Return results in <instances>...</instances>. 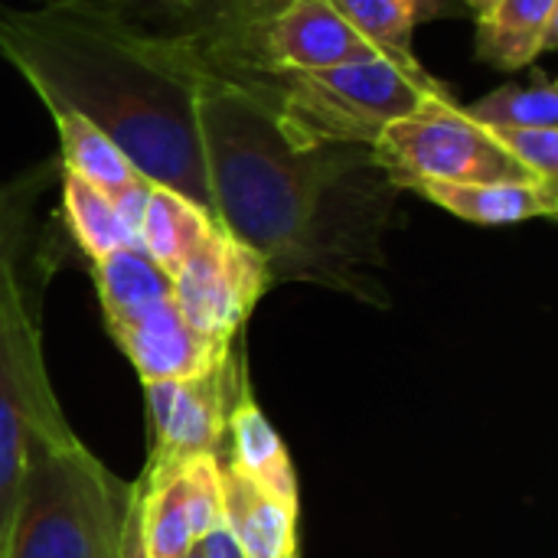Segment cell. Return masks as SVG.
<instances>
[{
    "instance_id": "1",
    "label": "cell",
    "mask_w": 558,
    "mask_h": 558,
    "mask_svg": "<svg viewBox=\"0 0 558 558\" xmlns=\"http://www.w3.org/2000/svg\"><path fill=\"white\" fill-rule=\"evenodd\" d=\"M199 134L216 222L255 248L271 281L363 291L383 262L399 186L360 144H291L265 98L203 75Z\"/></svg>"
},
{
    "instance_id": "2",
    "label": "cell",
    "mask_w": 558,
    "mask_h": 558,
    "mask_svg": "<svg viewBox=\"0 0 558 558\" xmlns=\"http://www.w3.org/2000/svg\"><path fill=\"white\" fill-rule=\"evenodd\" d=\"M0 59L43 108L82 114L144 180L213 216L199 134L206 69L183 43L82 10L0 3Z\"/></svg>"
},
{
    "instance_id": "3",
    "label": "cell",
    "mask_w": 558,
    "mask_h": 558,
    "mask_svg": "<svg viewBox=\"0 0 558 558\" xmlns=\"http://www.w3.org/2000/svg\"><path fill=\"white\" fill-rule=\"evenodd\" d=\"M128 494L69 422L29 435L3 558H118Z\"/></svg>"
},
{
    "instance_id": "4",
    "label": "cell",
    "mask_w": 558,
    "mask_h": 558,
    "mask_svg": "<svg viewBox=\"0 0 558 558\" xmlns=\"http://www.w3.org/2000/svg\"><path fill=\"white\" fill-rule=\"evenodd\" d=\"M239 85V82H235ZM265 98L275 124L291 144H360L373 147L376 137L418 105L451 95L415 52H379L369 59L343 62L320 72H298L245 85Z\"/></svg>"
},
{
    "instance_id": "5",
    "label": "cell",
    "mask_w": 558,
    "mask_h": 558,
    "mask_svg": "<svg viewBox=\"0 0 558 558\" xmlns=\"http://www.w3.org/2000/svg\"><path fill=\"white\" fill-rule=\"evenodd\" d=\"M369 150L399 190L418 183L536 180L500 147L490 128L464 111L454 92L392 121Z\"/></svg>"
},
{
    "instance_id": "6",
    "label": "cell",
    "mask_w": 558,
    "mask_h": 558,
    "mask_svg": "<svg viewBox=\"0 0 558 558\" xmlns=\"http://www.w3.org/2000/svg\"><path fill=\"white\" fill-rule=\"evenodd\" d=\"M62 422L26 284L20 268H10L0 278V558L7 556L26 438Z\"/></svg>"
},
{
    "instance_id": "7",
    "label": "cell",
    "mask_w": 558,
    "mask_h": 558,
    "mask_svg": "<svg viewBox=\"0 0 558 558\" xmlns=\"http://www.w3.org/2000/svg\"><path fill=\"white\" fill-rule=\"evenodd\" d=\"M379 52L383 49L373 46L330 0H288L245 39L242 52L226 72H219V78L262 85L268 78L320 72Z\"/></svg>"
},
{
    "instance_id": "8",
    "label": "cell",
    "mask_w": 558,
    "mask_h": 558,
    "mask_svg": "<svg viewBox=\"0 0 558 558\" xmlns=\"http://www.w3.org/2000/svg\"><path fill=\"white\" fill-rule=\"evenodd\" d=\"M180 317L209 343L232 347L255 304L275 284L265 258L222 226L170 275Z\"/></svg>"
},
{
    "instance_id": "9",
    "label": "cell",
    "mask_w": 558,
    "mask_h": 558,
    "mask_svg": "<svg viewBox=\"0 0 558 558\" xmlns=\"http://www.w3.org/2000/svg\"><path fill=\"white\" fill-rule=\"evenodd\" d=\"M245 383V373L235 353L226 356L216 369L196 379L144 383L154 451L157 458L190 461L199 454H219L226 441L229 405Z\"/></svg>"
},
{
    "instance_id": "10",
    "label": "cell",
    "mask_w": 558,
    "mask_h": 558,
    "mask_svg": "<svg viewBox=\"0 0 558 558\" xmlns=\"http://www.w3.org/2000/svg\"><path fill=\"white\" fill-rule=\"evenodd\" d=\"M114 343L124 350L141 383H170V379H196L232 353V347L209 343L199 337L177 311L173 298L141 314L131 324L108 330Z\"/></svg>"
},
{
    "instance_id": "11",
    "label": "cell",
    "mask_w": 558,
    "mask_h": 558,
    "mask_svg": "<svg viewBox=\"0 0 558 558\" xmlns=\"http://www.w3.org/2000/svg\"><path fill=\"white\" fill-rule=\"evenodd\" d=\"M281 3L288 0H183L157 33L183 43L206 72L219 75Z\"/></svg>"
},
{
    "instance_id": "12",
    "label": "cell",
    "mask_w": 558,
    "mask_h": 558,
    "mask_svg": "<svg viewBox=\"0 0 558 558\" xmlns=\"http://www.w3.org/2000/svg\"><path fill=\"white\" fill-rule=\"evenodd\" d=\"M226 438H229V468L252 481L262 494L275 497L284 507L298 510V477L288 458L281 435L265 418L262 405L252 396L248 379L239 386L229 415H226Z\"/></svg>"
},
{
    "instance_id": "13",
    "label": "cell",
    "mask_w": 558,
    "mask_h": 558,
    "mask_svg": "<svg viewBox=\"0 0 558 558\" xmlns=\"http://www.w3.org/2000/svg\"><path fill=\"white\" fill-rule=\"evenodd\" d=\"M412 193L474 226H517L553 219L558 186L543 180H484V183H418Z\"/></svg>"
},
{
    "instance_id": "14",
    "label": "cell",
    "mask_w": 558,
    "mask_h": 558,
    "mask_svg": "<svg viewBox=\"0 0 558 558\" xmlns=\"http://www.w3.org/2000/svg\"><path fill=\"white\" fill-rule=\"evenodd\" d=\"M558 46V0H497L474 20L477 59L500 72H523Z\"/></svg>"
},
{
    "instance_id": "15",
    "label": "cell",
    "mask_w": 558,
    "mask_h": 558,
    "mask_svg": "<svg viewBox=\"0 0 558 558\" xmlns=\"http://www.w3.org/2000/svg\"><path fill=\"white\" fill-rule=\"evenodd\" d=\"M222 523L242 558H298V510L262 494L252 481L219 461Z\"/></svg>"
},
{
    "instance_id": "16",
    "label": "cell",
    "mask_w": 558,
    "mask_h": 558,
    "mask_svg": "<svg viewBox=\"0 0 558 558\" xmlns=\"http://www.w3.org/2000/svg\"><path fill=\"white\" fill-rule=\"evenodd\" d=\"M183 461L150 454L144 474L131 484L141 536L150 558H183L193 549L186 500H183Z\"/></svg>"
},
{
    "instance_id": "17",
    "label": "cell",
    "mask_w": 558,
    "mask_h": 558,
    "mask_svg": "<svg viewBox=\"0 0 558 558\" xmlns=\"http://www.w3.org/2000/svg\"><path fill=\"white\" fill-rule=\"evenodd\" d=\"M92 278L98 288V301H101L108 330L131 324L141 314H147L157 304L173 298L170 275L141 245H128V248H118V252L92 262Z\"/></svg>"
},
{
    "instance_id": "18",
    "label": "cell",
    "mask_w": 558,
    "mask_h": 558,
    "mask_svg": "<svg viewBox=\"0 0 558 558\" xmlns=\"http://www.w3.org/2000/svg\"><path fill=\"white\" fill-rule=\"evenodd\" d=\"M216 226L219 222L206 209H199L193 199L167 186H150L141 226H137V245L167 275H173L209 239Z\"/></svg>"
},
{
    "instance_id": "19",
    "label": "cell",
    "mask_w": 558,
    "mask_h": 558,
    "mask_svg": "<svg viewBox=\"0 0 558 558\" xmlns=\"http://www.w3.org/2000/svg\"><path fill=\"white\" fill-rule=\"evenodd\" d=\"M46 111L56 124V137H59L56 160H59L62 173H72V177L98 186L108 196H118L128 186H134L137 180H144L128 163V157L82 114H75L69 108H46Z\"/></svg>"
},
{
    "instance_id": "20",
    "label": "cell",
    "mask_w": 558,
    "mask_h": 558,
    "mask_svg": "<svg viewBox=\"0 0 558 558\" xmlns=\"http://www.w3.org/2000/svg\"><path fill=\"white\" fill-rule=\"evenodd\" d=\"M59 183H62L65 229L88 262H98L118 248L137 245L131 226L121 219V213L108 193H101L98 186H92L72 173H59Z\"/></svg>"
},
{
    "instance_id": "21",
    "label": "cell",
    "mask_w": 558,
    "mask_h": 558,
    "mask_svg": "<svg viewBox=\"0 0 558 558\" xmlns=\"http://www.w3.org/2000/svg\"><path fill=\"white\" fill-rule=\"evenodd\" d=\"M383 52H415V26L464 13L461 0H330Z\"/></svg>"
},
{
    "instance_id": "22",
    "label": "cell",
    "mask_w": 558,
    "mask_h": 558,
    "mask_svg": "<svg viewBox=\"0 0 558 558\" xmlns=\"http://www.w3.org/2000/svg\"><path fill=\"white\" fill-rule=\"evenodd\" d=\"M464 111L490 128H556L558 124V88L546 72H533V82H504L494 92L464 101Z\"/></svg>"
},
{
    "instance_id": "23",
    "label": "cell",
    "mask_w": 558,
    "mask_h": 558,
    "mask_svg": "<svg viewBox=\"0 0 558 558\" xmlns=\"http://www.w3.org/2000/svg\"><path fill=\"white\" fill-rule=\"evenodd\" d=\"M59 160H43L10 180H0V278L20 268V258L36 232V206L59 180Z\"/></svg>"
},
{
    "instance_id": "24",
    "label": "cell",
    "mask_w": 558,
    "mask_h": 558,
    "mask_svg": "<svg viewBox=\"0 0 558 558\" xmlns=\"http://www.w3.org/2000/svg\"><path fill=\"white\" fill-rule=\"evenodd\" d=\"M183 500L190 517L193 546L222 523V484H219V454H199L183 461Z\"/></svg>"
},
{
    "instance_id": "25",
    "label": "cell",
    "mask_w": 558,
    "mask_h": 558,
    "mask_svg": "<svg viewBox=\"0 0 558 558\" xmlns=\"http://www.w3.org/2000/svg\"><path fill=\"white\" fill-rule=\"evenodd\" d=\"M500 147L536 180L558 186V124L556 128H500Z\"/></svg>"
},
{
    "instance_id": "26",
    "label": "cell",
    "mask_w": 558,
    "mask_h": 558,
    "mask_svg": "<svg viewBox=\"0 0 558 558\" xmlns=\"http://www.w3.org/2000/svg\"><path fill=\"white\" fill-rule=\"evenodd\" d=\"M46 7H65V10H82L95 16H111L141 29L157 33L180 7L183 0H39Z\"/></svg>"
},
{
    "instance_id": "27",
    "label": "cell",
    "mask_w": 558,
    "mask_h": 558,
    "mask_svg": "<svg viewBox=\"0 0 558 558\" xmlns=\"http://www.w3.org/2000/svg\"><path fill=\"white\" fill-rule=\"evenodd\" d=\"M118 558H150L144 536H141V523H137V507L128 494V513H124V526H121V546H118Z\"/></svg>"
},
{
    "instance_id": "28",
    "label": "cell",
    "mask_w": 558,
    "mask_h": 558,
    "mask_svg": "<svg viewBox=\"0 0 558 558\" xmlns=\"http://www.w3.org/2000/svg\"><path fill=\"white\" fill-rule=\"evenodd\" d=\"M199 558H242L239 543L232 539V533L226 530V523H219L216 530H209L199 543H196Z\"/></svg>"
},
{
    "instance_id": "29",
    "label": "cell",
    "mask_w": 558,
    "mask_h": 558,
    "mask_svg": "<svg viewBox=\"0 0 558 558\" xmlns=\"http://www.w3.org/2000/svg\"><path fill=\"white\" fill-rule=\"evenodd\" d=\"M494 3H497V0H461L464 13H471L474 20H477V16H484V13H487V10H490Z\"/></svg>"
},
{
    "instance_id": "30",
    "label": "cell",
    "mask_w": 558,
    "mask_h": 558,
    "mask_svg": "<svg viewBox=\"0 0 558 558\" xmlns=\"http://www.w3.org/2000/svg\"><path fill=\"white\" fill-rule=\"evenodd\" d=\"M183 558H199V553H196V546H193V549H190V553H186V556Z\"/></svg>"
}]
</instances>
